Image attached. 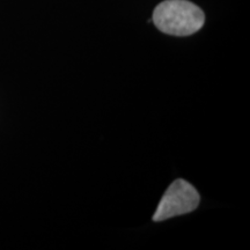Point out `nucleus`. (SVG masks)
<instances>
[{
	"label": "nucleus",
	"mask_w": 250,
	"mask_h": 250,
	"mask_svg": "<svg viewBox=\"0 0 250 250\" xmlns=\"http://www.w3.org/2000/svg\"><path fill=\"white\" fill-rule=\"evenodd\" d=\"M152 21L162 33L173 36H189L202 29L204 12L188 0H165L156 6Z\"/></svg>",
	"instance_id": "1"
},
{
	"label": "nucleus",
	"mask_w": 250,
	"mask_h": 250,
	"mask_svg": "<svg viewBox=\"0 0 250 250\" xmlns=\"http://www.w3.org/2000/svg\"><path fill=\"white\" fill-rule=\"evenodd\" d=\"M201 202L199 193L195 187L186 180L174 181L162 196L153 220L164 221L195 211Z\"/></svg>",
	"instance_id": "2"
}]
</instances>
